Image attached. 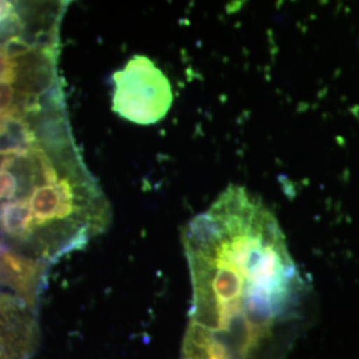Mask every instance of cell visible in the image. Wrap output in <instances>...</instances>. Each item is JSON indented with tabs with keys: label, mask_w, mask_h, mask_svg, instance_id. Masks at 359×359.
<instances>
[{
	"label": "cell",
	"mask_w": 359,
	"mask_h": 359,
	"mask_svg": "<svg viewBox=\"0 0 359 359\" xmlns=\"http://www.w3.org/2000/svg\"><path fill=\"white\" fill-rule=\"evenodd\" d=\"M192 283L191 323L246 359L289 321L305 283L276 215L231 185L182 231Z\"/></svg>",
	"instance_id": "6da1fadb"
},
{
	"label": "cell",
	"mask_w": 359,
	"mask_h": 359,
	"mask_svg": "<svg viewBox=\"0 0 359 359\" xmlns=\"http://www.w3.org/2000/svg\"><path fill=\"white\" fill-rule=\"evenodd\" d=\"M112 109L130 123L151 126L163 120L173 104V90L167 75L142 55L129 59L116 71Z\"/></svg>",
	"instance_id": "7a4b0ae2"
},
{
	"label": "cell",
	"mask_w": 359,
	"mask_h": 359,
	"mask_svg": "<svg viewBox=\"0 0 359 359\" xmlns=\"http://www.w3.org/2000/svg\"><path fill=\"white\" fill-rule=\"evenodd\" d=\"M41 276L40 261L0 245V283L7 285L32 309L36 306Z\"/></svg>",
	"instance_id": "3957f363"
},
{
	"label": "cell",
	"mask_w": 359,
	"mask_h": 359,
	"mask_svg": "<svg viewBox=\"0 0 359 359\" xmlns=\"http://www.w3.org/2000/svg\"><path fill=\"white\" fill-rule=\"evenodd\" d=\"M0 229L13 243L19 245V248L29 250L35 231L29 201L19 198L1 204Z\"/></svg>",
	"instance_id": "277c9868"
},
{
	"label": "cell",
	"mask_w": 359,
	"mask_h": 359,
	"mask_svg": "<svg viewBox=\"0 0 359 359\" xmlns=\"http://www.w3.org/2000/svg\"><path fill=\"white\" fill-rule=\"evenodd\" d=\"M36 145V136L22 116L16 112L3 116L0 123V156L27 157Z\"/></svg>",
	"instance_id": "5b68a950"
},
{
	"label": "cell",
	"mask_w": 359,
	"mask_h": 359,
	"mask_svg": "<svg viewBox=\"0 0 359 359\" xmlns=\"http://www.w3.org/2000/svg\"><path fill=\"white\" fill-rule=\"evenodd\" d=\"M1 50L4 51L11 62H18L28 55H31L36 48L34 44H31V41H28L22 35H19V36H13L10 40H7L3 44Z\"/></svg>",
	"instance_id": "8992f818"
},
{
	"label": "cell",
	"mask_w": 359,
	"mask_h": 359,
	"mask_svg": "<svg viewBox=\"0 0 359 359\" xmlns=\"http://www.w3.org/2000/svg\"><path fill=\"white\" fill-rule=\"evenodd\" d=\"M19 180L11 169L0 165V203L11 201L19 191Z\"/></svg>",
	"instance_id": "52a82bcc"
},
{
	"label": "cell",
	"mask_w": 359,
	"mask_h": 359,
	"mask_svg": "<svg viewBox=\"0 0 359 359\" xmlns=\"http://www.w3.org/2000/svg\"><path fill=\"white\" fill-rule=\"evenodd\" d=\"M16 90L13 83L0 81V116L11 114L16 104Z\"/></svg>",
	"instance_id": "ba28073f"
},
{
	"label": "cell",
	"mask_w": 359,
	"mask_h": 359,
	"mask_svg": "<svg viewBox=\"0 0 359 359\" xmlns=\"http://www.w3.org/2000/svg\"><path fill=\"white\" fill-rule=\"evenodd\" d=\"M15 80H16L15 63L7 57V55L0 47V81L15 83Z\"/></svg>",
	"instance_id": "9c48e42d"
}]
</instances>
